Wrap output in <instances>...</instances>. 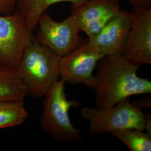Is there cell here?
I'll use <instances>...</instances> for the list:
<instances>
[{
    "mask_svg": "<svg viewBox=\"0 0 151 151\" xmlns=\"http://www.w3.org/2000/svg\"><path fill=\"white\" fill-rule=\"evenodd\" d=\"M23 99L0 100V129L22 124L28 117Z\"/></svg>",
    "mask_w": 151,
    "mask_h": 151,
    "instance_id": "13",
    "label": "cell"
},
{
    "mask_svg": "<svg viewBox=\"0 0 151 151\" xmlns=\"http://www.w3.org/2000/svg\"><path fill=\"white\" fill-rule=\"evenodd\" d=\"M112 135L123 142L131 151H151V135L137 129L114 131Z\"/></svg>",
    "mask_w": 151,
    "mask_h": 151,
    "instance_id": "14",
    "label": "cell"
},
{
    "mask_svg": "<svg viewBox=\"0 0 151 151\" xmlns=\"http://www.w3.org/2000/svg\"><path fill=\"white\" fill-rule=\"evenodd\" d=\"M87 0H19L16 10L27 22L30 30L34 32L37 29L40 16L50 6L60 2H70L78 5Z\"/></svg>",
    "mask_w": 151,
    "mask_h": 151,
    "instance_id": "11",
    "label": "cell"
},
{
    "mask_svg": "<svg viewBox=\"0 0 151 151\" xmlns=\"http://www.w3.org/2000/svg\"><path fill=\"white\" fill-rule=\"evenodd\" d=\"M29 95L28 89L17 70L0 65V100L23 99Z\"/></svg>",
    "mask_w": 151,
    "mask_h": 151,
    "instance_id": "12",
    "label": "cell"
},
{
    "mask_svg": "<svg viewBox=\"0 0 151 151\" xmlns=\"http://www.w3.org/2000/svg\"><path fill=\"white\" fill-rule=\"evenodd\" d=\"M104 55L92 48L87 41L60 58V77L70 85L82 83L92 88L93 71Z\"/></svg>",
    "mask_w": 151,
    "mask_h": 151,
    "instance_id": "7",
    "label": "cell"
},
{
    "mask_svg": "<svg viewBox=\"0 0 151 151\" xmlns=\"http://www.w3.org/2000/svg\"><path fill=\"white\" fill-rule=\"evenodd\" d=\"M36 38L44 46L52 50L60 58L75 50L83 43L78 17L71 11L65 20L57 22L44 13L38 22Z\"/></svg>",
    "mask_w": 151,
    "mask_h": 151,
    "instance_id": "5",
    "label": "cell"
},
{
    "mask_svg": "<svg viewBox=\"0 0 151 151\" xmlns=\"http://www.w3.org/2000/svg\"><path fill=\"white\" fill-rule=\"evenodd\" d=\"M131 27L121 55L135 65L151 64V10L131 12Z\"/></svg>",
    "mask_w": 151,
    "mask_h": 151,
    "instance_id": "8",
    "label": "cell"
},
{
    "mask_svg": "<svg viewBox=\"0 0 151 151\" xmlns=\"http://www.w3.org/2000/svg\"><path fill=\"white\" fill-rule=\"evenodd\" d=\"M133 6V9L138 10H151V0H127Z\"/></svg>",
    "mask_w": 151,
    "mask_h": 151,
    "instance_id": "16",
    "label": "cell"
},
{
    "mask_svg": "<svg viewBox=\"0 0 151 151\" xmlns=\"http://www.w3.org/2000/svg\"><path fill=\"white\" fill-rule=\"evenodd\" d=\"M81 116L90 122L88 131L92 134H111L124 129H137L145 132L146 115L140 109L130 102L129 98L111 107L84 106Z\"/></svg>",
    "mask_w": 151,
    "mask_h": 151,
    "instance_id": "4",
    "label": "cell"
},
{
    "mask_svg": "<svg viewBox=\"0 0 151 151\" xmlns=\"http://www.w3.org/2000/svg\"><path fill=\"white\" fill-rule=\"evenodd\" d=\"M131 12L122 10L96 35L88 38L92 48L103 55H120L131 27Z\"/></svg>",
    "mask_w": 151,
    "mask_h": 151,
    "instance_id": "10",
    "label": "cell"
},
{
    "mask_svg": "<svg viewBox=\"0 0 151 151\" xmlns=\"http://www.w3.org/2000/svg\"><path fill=\"white\" fill-rule=\"evenodd\" d=\"M34 37L17 10L0 15V65L17 70L25 49Z\"/></svg>",
    "mask_w": 151,
    "mask_h": 151,
    "instance_id": "6",
    "label": "cell"
},
{
    "mask_svg": "<svg viewBox=\"0 0 151 151\" xmlns=\"http://www.w3.org/2000/svg\"><path fill=\"white\" fill-rule=\"evenodd\" d=\"M60 58L35 36L25 49L17 68L29 95L41 99L60 77Z\"/></svg>",
    "mask_w": 151,
    "mask_h": 151,
    "instance_id": "2",
    "label": "cell"
},
{
    "mask_svg": "<svg viewBox=\"0 0 151 151\" xmlns=\"http://www.w3.org/2000/svg\"><path fill=\"white\" fill-rule=\"evenodd\" d=\"M122 10L119 0H87L70 6V10L78 17L81 32L88 38L96 35Z\"/></svg>",
    "mask_w": 151,
    "mask_h": 151,
    "instance_id": "9",
    "label": "cell"
},
{
    "mask_svg": "<svg viewBox=\"0 0 151 151\" xmlns=\"http://www.w3.org/2000/svg\"><path fill=\"white\" fill-rule=\"evenodd\" d=\"M65 84L63 80L58 79L44 96L41 125L44 132L54 140L80 142L83 139V134L80 130L72 124L69 115L70 108H77L80 104L75 100L68 99L65 92Z\"/></svg>",
    "mask_w": 151,
    "mask_h": 151,
    "instance_id": "3",
    "label": "cell"
},
{
    "mask_svg": "<svg viewBox=\"0 0 151 151\" xmlns=\"http://www.w3.org/2000/svg\"><path fill=\"white\" fill-rule=\"evenodd\" d=\"M139 67L121 55L103 56L92 85L96 108H109L132 96L151 94V81L137 75Z\"/></svg>",
    "mask_w": 151,
    "mask_h": 151,
    "instance_id": "1",
    "label": "cell"
},
{
    "mask_svg": "<svg viewBox=\"0 0 151 151\" xmlns=\"http://www.w3.org/2000/svg\"><path fill=\"white\" fill-rule=\"evenodd\" d=\"M19 0H0V15H6L16 11Z\"/></svg>",
    "mask_w": 151,
    "mask_h": 151,
    "instance_id": "15",
    "label": "cell"
}]
</instances>
